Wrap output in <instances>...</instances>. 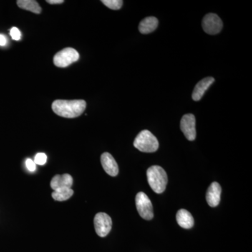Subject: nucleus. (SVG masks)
Listing matches in <instances>:
<instances>
[{
    "label": "nucleus",
    "mask_w": 252,
    "mask_h": 252,
    "mask_svg": "<svg viewBox=\"0 0 252 252\" xmlns=\"http://www.w3.org/2000/svg\"><path fill=\"white\" fill-rule=\"evenodd\" d=\"M221 187L217 182H213L210 186L206 193L207 203L210 207H217L220 203Z\"/></svg>",
    "instance_id": "9d476101"
},
{
    "label": "nucleus",
    "mask_w": 252,
    "mask_h": 252,
    "mask_svg": "<svg viewBox=\"0 0 252 252\" xmlns=\"http://www.w3.org/2000/svg\"><path fill=\"white\" fill-rule=\"evenodd\" d=\"M47 3L50 4H61L64 3V0H47Z\"/></svg>",
    "instance_id": "412c9836"
},
{
    "label": "nucleus",
    "mask_w": 252,
    "mask_h": 252,
    "mask_svg": "<svg viewBox=\"0 0 252 252\" xmlns=\"http://www.w3.org/2000/svg\"><path fill=\"white\" fill-rule=\"evenodd\" d=\"M158 26V21L154 16L145 18L139 25V31L142 34H146L152 32L157 30Z\"/></svg>",
    "instance_id": "4468645a"
},
{
    "label": "nucleus",
    "mask_w": 252,
    "mask_h": 252,
    "mask_svg": "<svg viewBox=\"0 0 252 252\" xmlns=\"http://www.w3.org/2000/svg\"><path fill=\"white\" fill-rule=\"evenodd\" d=\"M180 127L187 140L189 141L195 140L196 137V130H195V118L193 114H185L181 120Z\"/></svg>",
    "instance_id": "6e6552de"
},
{
    "label": "nucleus",
    "mask_w": 252,
    "mask_h": 252,
    "mask_svg": "<svg viewBox=\"0 0 252 252\" xmlns=\"http://www.w3.org/2000/svg\"><path fill=\"white\" fill-rule=\"evenodd\" d=\"M147 180L155 193H162L166 189L167 176L164 169L158 165L149 167L147 172Z\"/></svg>",
    "instance_id": "f03ea898"
},
{
    "label": "nucleus",
    "mask_w": 252,
    "mask_h": 252,
    "mask_svg": "<svg viewBox=\"0 0 252 252\" xmlns=\"http://www.w3.org/2000/svg\"><path fill=\"white\" fill-rule=\"evenodd\" d=\"M10 35L14 40L18 41L21 39V32L17 28H11V31H10Z\"/></svg>",
    "instance_id": "6ab92c4d"
},
{
    "label": "nucleus",
    "mask_w": 252,
    "mask_h": 252,
    "mask_svg": "<svg viewBox=\"0 0 252 252\" xmlns=\"http://www.w3.org/2000/svg\"><path fill=\"white\" fill-rule=\"evenodd\" d=\"M73 194H74V190L72 189H62L54 190L52 197L56 201H65L70 198Z\"/></svg>",
    "instance_id": "dca6fc26"
},
{
    "label": "nucleus",
    "mask_w": 252,
    "mask_h": 252,
    "mask_svg": "<svg viewBox=\"0 0 252 252\" xmlns=\"http://www.w3.org/2000/svg\"><path fill=\"white\" fill-rule=\"evenodd\" d=\"M6 42H7L6 38L3 34H0V46H4L6 45Z\"/></svg>",
    "instance_id": "4be33fe9"
},
{
    "label": "nucleus",
    "mask_w": 252,
    "mask_h": 252,
    "mask_svg": "<svg viewBox=\"0 0 252 252\" xmlns=\"http://www.w3.org/2000/svg\"><path fill=\"white\" fill-rule=\"evenodd\" d=\"M136 207L139 215L145 220H151L154 217L153 205L149 197L143 192L137 194L135 198Z\"/></svg>",
    "instance_id": "39448f33"
},
{
    "label": "nucleus",
    "mask_w": 252,
    "mask_h": 252,
    "mask_svg": "<svg viewBox=\"0 0 252 252\" xmlns=\"http://www.w3.org/2000/svg\"><path fill=\"white\" fill-rule=\"evenodd\" d=\"M86 108V102L84 99H57L52 104L55 114L61 117L73 119L81 116Z\"/></svg>",
    "instance_id": "f257e3e1"
},
{
    "label": "nucleus",
    "mask_w": 252,
    "mask_h": 252,
    "mask_svg": "<svg viewBox=\"0 0 252 252\" xmlns=\"http://www.w3.org/2000/svg\"><path fill=\"white\" fill-rule=\"evenodd\" d=\"M79 59V53L73 48H65L55 55L54 63L58 67H66Z\"/></svg>",
    "instance_id": "20e7f679"
},
{
    "label": "nucleus",
    "mask_w": 252,
    "mask_h": 252,
    "mask_svg": "<svg viewBox=\"0 0 252 252\" xmlns=\"http://www.w3.org/2000/svg\"><path fill=\"white\" fill-rule=\"evenodd\" d=\"M134 147L144 153H153L158 149L159 143L157 137L147 130L141 131L136 137Z\"/></svg>",
    "instance_id": "7ed1b4c3"
},
{
    "label": "nucleus",
    "mask_w": 252,
    "mask_h": 252,
    "mask_svg": "<svg viewBox=\"0 0 252 252\" xmlns=\"http://www.w3.org/2000/svg\"><path fill=\"white\" fill-rule=\"evenodd\" d=\"M18 7L27 10L34 14H39L41 12V8L39 3L34 0H18L16 1Z\"/></svg>",
    "instance_id": "2eb2a0df"
},
{
    "label": "nucleus",
    "mask_w": 252,
    "mask_h": 252,
    "mask_svg": "<svg viewBox=\"0 0 252 252\" xmlns=\"http://www.w3.org/2000/svg\"><path fill=\"white\" fill-rule=\"evenodd\" d=\"M215 81L213 77H209L199 81L195 86L193 94H192V98L193 100L199 101L201 99L205 93L210 87V86L215 82Z\"/></svg>",
    "instance_id": "f8f14e48"
},
{
    "label": "nucleus",
    "mask_w": 252,
    "mask_h": 252,
    "mask_svg": "<svg viewBox=\"0 0 252 252\" xmlns=\"http://www.w3.org/2000/svg\"><path fill=\"white\" fill-rule=\"evenodd\" d=\"M94 225L97 235L104 238L109 234L112 229V219L107 214L99 212L94 217Z\"/></svg>",
    "instance_id": "423d86ee"
},
{
    "label": "nucleus",
    "mask_w": 252,
    "mask_h": 252,
    "mask_svg": "<svg viewBox=\"0 0 252 252\" xmlns=\"http://www.w3.org/2000/svg\"><path fill=\"white\" fill-rule=\"evenodd\" d=\"M102 2L109 9L119 10L122 7L124 1L122 0H102Z\"/></svg>",
    "instance_id": "f3484780"
},
{
    "label": "nucleus",
    "mask_w": 252,
    "mask_h": 252,
    "mask_svg": "<svg viewBox=\"0 0 252 252\" xmlns=\"http://www.w3.org/2000/svg\"><path fill=\"white\" fill-rule=\"evenodd\" d=\"M26 167H27L28 170L31 172L35 171L36 166L35 162L34 160H31V159H27L26 162Z\"/></svg>",
    "instance_id": "aec40b11"
},
{
    "label": "nucleus",
    "mask_w": 252,
    "mask_h": 252,
    "mask_svg": "<svg viewBox=\"0 0 252 252\" xmlns=\"http://www.w3.org/2000/svg\"><path fill=\"white\" fill-rule=\"evenodd\" d=\"M47 161V156L44 153H39L36 154L34 157V162L36 165H44Z\"/></svg>",
    "instance_id": "a211bd4d"
},
{
    "label": "nucleus",
    "mask_w": 252,
    "mask_h": 252,
    "mask_svg": "<svg viewBox=\"0 0 252 252\" xmlns=\"http://www.w3.org/2000/svg\"><path fill=\"white\" fill-rule=\"evenodd\" d=\"M72 185V177L69 174L54 176L51 182V187L54 190L62 189H71Z\"/></svg>",
    "instance_id": "9b49d317"
},
{
    "label": "nucleus",
    "mask_w": 252,
    "mask_h": 252,
    "mask_svg": "<svg viewBox=\"0 0 252 252\" xmlns=\"http://www.w3.org/2000/svg\"><path fill=\"white\" fill-rule=\"evenodd\" d=\"M101 163L104 171L112 177H116L119 173V166L115 159L110 154L105 152L101 156Z\"/></svg>",
    "instance_id": "1a4fd4ad"
},
{
    "label": "nucleus",
    "mask_w": 252,
    "mask_h": 252,
    "mask_svg": "<svg viewBox=\"0 0 252 252\" xmlns=\"http://www.w3.org/2000/svg\"><path fill=\"white\" fill-rule=\"evenodd\" d=\"M202 26L203 31L207 34L215 35L221 31L223 23L217 14H208L203 18Z\"/></svg>",
    "instance_id": "0eeeda50"
},
{
    "label": "nucleus",
    "mask_w": 252,
    "mask_h": 252,
    "mask_svg": "<svg viewBox=\"0 0 252 252\" xmlns=\"http://www.w3.org/2000/svg\"><path fill=\"white\" fill-rule=\"evenodd\" d=\"M176 220L177 223L182 228L185 229L191 228L194 225L193 217L191 214L185 209L179 210L176 215Z\"/></svg>",
    "instance_id": "ddd939ff"
}]
</instances>
